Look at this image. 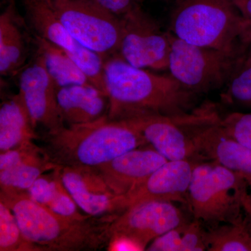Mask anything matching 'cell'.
Instances as JSON below:
<instances>
[{
    "label": "cell",
    "instance_id": "6da1fadb",
    "mask_svg": "<svg viewBox=\"0 0 251 251\" xmlns=\"http://www.w3.org/2000/svg\"><path fill=\"white\" fill-rule=\"evenodd\" d=\"M104 85L110 120L143 115L179 116L194 110L198 94L170 75L130 65L115 54L104 62Z\"/></svg>",
    "mask_w": 251,
    "mask_h": 251
},
{
    "label": "cell",
    "instance_id": "7a4b0ae2",
    "mask_svg": "<svg viewBox=\"0 0 251 251\" xmlns=\"http://www.w3.org/2000/svg\"><path fill=\"white\" fill-rule=\"evenodd\" d=\"M32 251H98L111 247L110 224L117 217L71 219L33 201L27 192L0 191Z\"/></svg>",
    "mask_w": 251,
    "mask_h": 251
},
{
    "label": "cell",
    "instance_id": "3957f363",
    "mask_svg": "<svg viewBox=\"0 0 251 251\" xmlns=\"http://www.w3.org/2000/svg\"><path fill=\"white\" fill-rule=\"evenodd\" d=\"M46 153L57 166L95 168L148 145L124 121L108 116L84 125H65L44 137Z\"/></svg>",
    "mask_w": 251,
    "mask_h": 251
},
{
    "label": "cell",
    "instance_id": "277c9868",
    "mask_svg": "<svg viewBox=\"0 0 251 251\" xmlns=\"http://www.w3.org/2000/svg\"><path fill=\"white\" fill-rule=\"evenodd\" d=\"M249 23L229 0H175L168 31L192 45L241 54Z\"/></svg>",
    "mask_w": 251,
    "mask_h": 251
},
{
    "label": "cell",
    "instance_id": "5b68a950",
    "mask_svg": "<svg viewBox=\"0 0 251 251\" xmlns=\"http://www.w3.org/2000/svg\"><path fill=\"white\" fill-rule=\"evenodd\" d=\"M249 188L242 175L214 161H200L193 170L187 204L193 219L215 227L244 216Z\"/></svg>",
    "mask_w": 251,
    "mask_h": 251
},
{
    "label": "cell",
    "instance_id": "8992f818",
    "mask_svg": "<svg viewBox=\"0 0 251 251\" xmlns=\"http://www.w3.org/2000/svg\"><path fill=\"white\" fill-rule=\"evenodd\" d=\"M170 40L168 70L183 87L197 94L207 93L227 85L247 55V52L229 54L192 45L171 32Z\"/></svg>",
    "mask_w": 251,
    "mask_h": 251
},
{
    "label": "cell",
    "instance_id": "52a82bcc",
    "mask_svg": "<svg viewBox=\"0 0 251 251\" xmlns=\"http://www.w3.org/2000/svg\"><path fill=\"white\" fill-rule=\"evenodd\" d=\"M67 30L80 44L105 59L118 53L121 18L94 0H52Z\"/></svg>",
    "mask_w": 251,
    "mask_h": 251
},
{
    "label": "cell",
    "instance_id": "ba28073f",
    "mask_svg": "<svg viewBox=\"0 0 251 251\" xmlns=\"http://www.w3.org/2000/svg\"><path fill=\"white\" fill-rule=\"evenodd\" d=\"M174 202L152 201L138 203L117 216L110 224L111 247L126 242L135 251H146L150 243L189 221Z\"/></svg>",
    "mask_w": 251,
    "mask_h": 251
},
{
    "label": "cell",
    "instance_id": "9c48e42d",
    "mask_svg": "<svg viewBox=\"0 0 251 251\" xmlns=\"http://www.w3.org/2000/svg\"><path fill=\"white\" fill-rule=\"evenodd\" d=\"M122 37L117 55L133 67L168 70L171 40L141 6L122 16Z\"/></svg>",
    "mask_w": 251,
    "mask_h": 251
},
{
    "label": "cell",
    "instance_id": "30bf717a",
    "mask_svg": "<svg viewBox=\"0 0 251 251\" xmlns=\"http://www.w3.org/2000/svg\"><path fill=\"white\" fill-rule=\"evenodd\" d=\"M202 105L179 116L143 115L122 120L143 137L168 161H202L193 137V128L201 116Z\"/></svg>",
    "mask_w": 251,
    "mask_h": 251
},
{
    "label": "cell",
    "instance_id": "8fae6325",
    "mask_svg": "<svg viewBox=\"0 0 251 251\" xmlns=\"http://www.w3.org/2000/svg\"><path fill=\"white\" fill-rule=\"evenodd\" d=\"M34 35L66 51L90 77L92 84L105 92V60L75 40L63 25L52 0H21Z\"/></svg>",
    "mask_w": 251,
    "mask_h": 251
},
{
    "label": "cell",
    "instance_id": "7c38bea8",
    "mask_svg": "<svg viewBox=\"0 0 251 251\" xmlns=\"http://www.w3.org/2000/svg\"><path fill=\"white\" fill-rule=\"evenodd\" d=\"M215 105L206 103L193 128V137L203 160L219 163L242 175L251 187V150L227 134L220 125Z\"/></svg>",
    "mask_w": 251,
    "mask_h": 251
},
{
    "label": "cell",
    "instance_id": "4fadbf2b",
    "mask_svg": "<svg viewBox=\"0 0 251 251\" xmlns=\"http://www.w3.org/2000/svg\"><path fill=\"white\" fill-rule=\"evenodd\" d=\"M18 86V94L36 127L41 126L51 132L65 126L59 112L57 87L37 52L20 72Z\"/></svg>",
    "mask_w": 251,
    "mask_h": 251
},
{
    "label": "cell",
    "instance_id": "5bb4252c",
    "mask_svg": "<svg viewBox=\"0 0 251 251\" xmlns=\"http://www.w3.org/2000/svg\"><path fill=\"white\" fill-rule=\"evenodd\" d=\"M61 179L79 208L94 217H116L126 210L124 196L115 194L92 168H59Z\"/></svg>",
    "mask_w": 251,
    "mask_h": 251
},
{
    "label": "cell",
    "instance_id": "9a60e30c",
    "mask_svg": "<svg viewBox=\"0 0 251 251\" xmlns=\"http://www.w3.org/2000/svg\"><path fill=\"white\" fill-rule=\"evenodd\" d=\"M196 160L168 161L133 191L124 196L126 209L138 203L162 201L187 204Z\"/></svg>",
    "mask_w": 251,
    "mask_h": 251
},
{
    "label": "cell",
    "instance_id": "2e32d148",
    "mask_svg": "<svg viewBox=\"0 0 251 251\" xmlns=\"http://www.w3.org/2000/svg\"><path fill=\"white\" fill-rule=\"evenodd\" d=\"M168 161L152 147L147 145L92 168L115 194L124 196L141 184Z\"/></svg>",
    "mask_w": 251,
    "mask_h": 251
},
{
    "label": "cell",
    "instance_id": "e0dca14e",
    "mask_svg": "<svg viewBox=\"0 0 251 251\" xmlns=\"http://www.w3.org/2000/svg\"><path fill=\"white\" fill-rule=\"evenodd\" d=\"M57 103L65 125L92 123L108 116V97L92 84L59 88Z\"/></svg>",
    "mask_w": 251,
    "mask_h": 251
},
{
    "label": "cell",
    "instance_id": "ac0fdd59",
    "mask_svg": "<svg viewBox=\"0 0 251 251\" xmlns=\"http://www.w3.org/2000/svg\"><path fill=\"white\" fill-rule=\"evenodd\" d=\"M36 128L19 94L4 100L0 107V152L34 142Z\"/></svg>",
    "mask_w": 251,
    "mask_h": 251
},
{
    "label": "cell",
    "instance_id": "d6986e66",
    "mask_svg": "<svg viewBox=\"0 0 251 251\" xmlns=\"http://www.w3.org/2000/svg\"><path fill=\"white\" fill-rule=\"evenodd\" d=\"M44 173L27 191L29 197L59 215L71 219H84L83 214L61 179L59 168Z\"/></svg>",
    "mask_w": 251,
    "mask_h": 251
},
{
    "label": "cell",
    "instance_id": "ffe728a7",
    "mask_svg": "<svg viewBox=\"0 0 251 251\" xmlns=\"http://www.w3.org/2000/svg\"><path fill=\"white\" fill-rule=\"evenodd\" d=\"M27 59L25 42L14 8L8 6L0 16V74L12 76L21 72Z\"/></svg>",
    "mask_w": 251,
    "mask_h": 251
},
{
    "label": "cell",
    "instance_id": "44dd1931",
    "mask_svg": "<svg viewBox=\"0 0 251 251\" xmlns=\"http://www.w3.org/2000/svg\"><path fill=\"white\" fill-rule=\"evenodd\" d=\"M35 42L36 52L44 59L57 90L68 86L92 84L90 77L64 50L36 36Z\"/></svg>",
    "mask_w": 251,
    "mask_h": 251
},
{
    "label": "cell",
    "instance_id": "7402d4cb",
    "mask_svg": "<svg viewBox=\"0 0 251 251\" xmlns=\"http://www.w3.org/2000/svg\"><path fill=\"white\" fill-rule=\"evenodd\" d=\"M57 167L44 150L16 166L0 171V191L27 192L41 175L53 171Z\"/></svg>",
    "mask_w": 251,
    "mask_h": 251
},
{
    "label": "cell",
    "instance_id": "603a6c76",
    "mask_svg": "<svg viewBox=\"0 0 251 251\" xmlns=\"http://www.w3.org/2000/svg\"><path fill=\"white\" fill-rule=\"evenodd\" d=\"M205 242L206 251H251V226L244 216L234 222L209 227Z\"/></svg>",
    "mask_w": 251,
    "mask_h": 251
},
{
    "label": "cell",
    "instance_id": "cb8c5ba5",
    "mask_svg": "<svg viewBox=\"0 0 251 251\" xmlns=\"http://www.w3.org/2000/svg\"><path fill=\"white\" fill-rule=\"evenodd\" d=\"M0 251H32L11 209L0 201Z\"/></svg>",
    "mask_w": 251,
    "mask_h": 251
},
{
    "label": "cell",
    "instance_id": "d4e9b609",
    "mask_svg": "<svg viewBox=\"0 0 251 251\" xmlns=\"http://www.w3.org/2000/svg\"><path fill=\"white\" fill-rule=\"evenodd\" d=\"M227 103L251 105V57L247 54L227 83L222 96Z\"/></svg>",
    "mask_w": 251,
    "mask_h": 251
},
{
    "label": "cell",
    "instance_id": "484cf974",
    "mask_svg": "<svg viewBox=\"0 0 251 251\" xmlns=\"http://www.w3.org/2000/svg\"><path fill=\"white\" fill-rule=\"evenodd\" d=\"M225 131L251 150V113L232 112L220 119Z\"/></svg>",
    "mask_w": 251,
    "mask_h": 251
},
{
    "label": "cell",
    "instance_id": "4316f807",
    "mask_svg": "<svg viewBox=\"0 0 251 251\" xmlns=\"http://www.w3.org/2000/svg\"><path fill=\"white\" fill-rule=\"evenodd\" d=\"M206 229L199 220L193 219L185 227L179 251H206Z\"/></svg>",
    "mask_w": 251,
    "mask_h": 251
},
{
    "label": "cell",
    "instance_id": "83f0119b",
    "mask_svg": "<svg viewBox=\"0 0 251 251\" xmlns=\"http://www.w3.org/2000/svg\"><path fill=\"white\" fill-rule=\"evenodd\" d=\"M43 150V148L38 146L34 142H31L4 152H0V171L16 166L41 153Z\"/></svg>",
    "mask_w": 251,
    "mask_h": 251
},
{
    "label": "cell",
    "instance_id": "f1b7e54d",
    "mask_svg": "<svg viewBox=\"0 0 251 251\" xmlns=\"http://www.w3.org/2000/svg\"><path fill=\"white\" fill-rule=\"evenodd\" d=\"M190 221V220H189ZM157 237L147 248L148 251H179L185 227L188 221Z\"/></svg>",
    "mask_w": 251,
    "mask_h": 251
},
{
    "label": "cell",
    "instance_id": "f546056e",
    "mask_svg": "<svg viewBox=\"0 0 251 251\" xmlns=\"http://www.w3.org/2000/svg\"><path fill=\"white\" fill-rule=\"evenodd\" d=\"M94 1L107 11L121 18L135 8L141 6L140 4L143 0H94Z\"/></svg>",
    "mask_w": 251,
    "mask_h": 251
},
{
    "label": "cell",
    "instance_id": "4dcf8cb0",
    "mask_svg": "<svg viewBox=\"0 0 251 251\" xmlns=\"http://www.w3.org/2000/svg\"><path fill=\"white\" fill-rule=\"evenodd\" d=\"M243 17L251 23V0H229Z\"/></svg>",
    "mask_w": 251,
    "mask_h": 251
},
{
    "label": "cell",
    "instance_id": "1f68e13d",
    "mask_svg": "<svg viewBox=\"0 0 251 251\" xmlns=\"http://www.w3.org/2000/svg\"><path fill=\"white\" fill-rule=\"evenodd\" d=\"M244 214L246 219L251 226V187L244 202Z\"/></svg>",
    "mask_w": 251,
    "mask_h": 251
},
{
    "label": "cell",
    "instance_id": "d6a6232c",
    "mask_svg": "<svg viewBox=\"0 0 251 251\" xmlns=\"http://www.w3.org/2000/svg\"><path fill=\"white\" fill-rule=\"evenodd\" d=\"M242 40L244 41L246 47H247L248 55L251 57V23L250 22L249 23L247 29L244 31Z\"/></svg>",
    "mask_w": 251,
    "mask_h": 251
}]
</instances>
